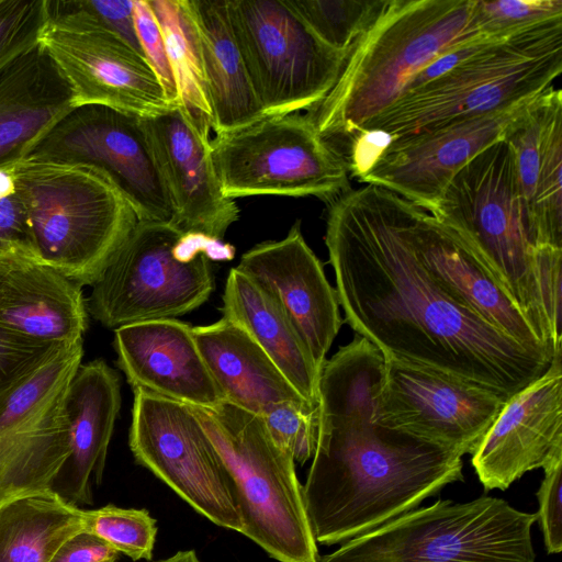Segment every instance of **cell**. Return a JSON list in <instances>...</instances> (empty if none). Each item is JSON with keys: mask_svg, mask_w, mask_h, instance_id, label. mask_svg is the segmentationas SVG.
Wrapping results in <instances>:
<instances>
[{"mask_svg": "<svg viewBox=\"0 0 562 562\" xmlns=\"http://www.w3.org/2000/svg\"><path fill=\"white\" fill-rule=\"evenodd\" d=\"M325 244L345 321L383 356L507 402L554 356L530 350L446 292L409 239L412 203L373 184L328 203Z\"/></svg>", "mask_w": 562, "mask_h": 562, "instance_id": "6da1fadb", "label": "cell"}, {"mask_svg": "<svg viewBox=\"0 0 562 562\" xmlns=\"http://www.w3.org/2000/svg\"><path fill=\"white\" fill-rule=\"evenodd\" d=\"M383 373L384 356L357 334L322 367L317 441L302 485L318 543L362 536L463 481L459 452L380 422Z\"/></svg>", "mask_w": 562, "mask_h": 562, "instance_id": "7a4b0ae2", "label": "cell"}, {"mask_svg": "<svg viewBox=\"0 0 562 562\" xmlns=\"http://www.w3.org/2000/svg\"><path fill=\"white\" fill-rule=\"evenodd\" d=\"M429 214L487 266L538 339L553 352L560 349L562 249L531 244L508 143L502 138L471 159Z\"/></svg>", "mask_w": 562, "mask_h": 562, "instance_id": "3957f363", "label": "cell"}, {"mask_svg": "<svg viewBox=\"0 0 562 562\" xmlns=\"http://www.w3.org/2000/svg\"><path fill=\"white\" fill-rule=\"evenodd\" d=\"M474 0H386L350 48L341 72L308 115L327 140H349L387 110L446 50L482 34Z\"/></svg>", "mask_w": 562, "mask_h": 562, "instance_id": "277c9868", "label": "cell"}, {"mask_svg": "<svg viewBox=\"0 0 562 562\" xmlns=\"http://www.w3.org/2000/svg\"><path fill=\"white\" fill-rule=\"evenodd\" d=\"M561 71L562 18L493 41L442 76L403 93L361 131H381L395 139L504 111L544 92Z\"/></svg>", "mask_w": 562, "mask_h": 562, "instance_id": "5b68a950", "label": "cell"}, {"mask_svg": "<svg viewBox=\"0 0 562 562\" xmlns=\"http://www.w3.org/2000/svg\"><path fill=\"white\" fill-rule=\"evenodd\" d=\"M13 173L36 262L93 285L138 223L132 206L88 165L25 158Z\"/></svg>", "mask_w": 562, "mask_h": 562, "instance_id": "8992f818", "label": "cell"}, {"mask_svg": "<svg viewBox=\"0 0 562 562\" xmlns=\"http://www.w3.org/2000/svg\"><path fill=\"white\" fill-rule=\"evenodd\" d=\"M235 484L241 532L278 562H317L295 461L261 417L228 402L188 405Z\"/></svg>", "mask_w": 562, "mask_h": 562, "instance_id": "52a82bcc", "label": "cell"}, {"mask_svg": "<svg viewBox=\"0 0 562 562\" xmlns=\"http://www.w3.org/2000/svg\"><path fill=\"white\" fill-rule=\"evenodd\" d=\"M234 252L202 234L138 222L94 282L90 313L109 328L187 314L213 291L210 260H231Z\"/></svg>", "mask_w": 562, "mask_h": 562, "instance_id": "ba28073f", "label": "cell"}, {"mask_svg": "<svg viewBox=\"0 0 562 562\" xmlns=\"http://www.w3.org/2000/svg\"><path fill=\"white\" fill-rule=\"evenodd\" d=\"M537 514L480 496L439 499L350 539L317 562H536Z\"/></svg>", "mask_w": 562, "mask_h": 562, "instance_id": "9c48e42d", "label": "cell"}, {"mask_svg": "<svg viewBox=\"0 0 562 562\" xmlns=\"http://www.w3.org/2000/svg\"><path fill=\"white\" fill-rule=\"evenodd\" d=\"M215 169L231 200L315 196L327 203L350 188L344 154L300 113L270 115L211 139Z\"/></svg>", "mask_w": 562, "mask_h": 562, "instance_id": "30bf717a", "label": "cell"}, {"mask_svg": "<svg viewBox=\"0 0 562 562\" xmlns=\"http://www.w3.org/2000/svg\"><path fill=\"white\" fill-rule=\"evenodd\" d=\"M233 31L265 116L313 111L349 52L328 47L286 0H228Z\"/></svg>", "mask_w": 562, "mask_h": 562, "instance_id": "8fae6325", "label": "cell"}, {"mask_svg": "<svg viewBox=\"0 0 562 562\" xmlns=\"http://www.w3.org/2000/svg\"><path fill=\"white\" fill-rule=\"evenodd\" d=\"M82 355V341L55 347L0 394V504L53 491L69 453L65 395Z\"/></svg>", "mask_w": 562, "mask_h": 562, "instance_id": "7c38bea8", "label": "cell"}, {"mask_svg": "<svg viewBox=\"0 0 562 562\" xmlns=\"http://www.w3.org/2000/svg\"><path fill=\"white\" fill-rule=\"evenodd\" d=\"M26 158L91 166L110 179L138 222L176 226V212L143 116L100 104L75 106Z\"/></svg>", "mask_w": 562, "mask_h": 562, "instance_id": "4fadbf2b", "label": "cell"}, {"mask_svg": "<svg viewBox=\"0 0 562 562\" xmlns=\"http://www.w3.org/2000/svg\"><path fill=\"white\" fill-rule=\"evenodd\" d=\"M128 443L135 461L213 524L241 532L235 484L190 407L134 390Z\"/></svg>", "mask_w": 562, "mask_h": 562, "instance_id": "5bb4252c", "label": "cell"}, {"mask_svg": "<svg viewBox=\"0 0 562 562\" xmlns=\"http://www.w3.org/2000/svg\"><path fill=\"white\" fill-rule=\"evenodd\" d=\"M47 11L40 43L68 82L74 108L100 104L139 116L173 108L147 59L74 0H47Z\"/></svg>", "mask_w": 562, "mask_h": 562, "instance_id": "9a60e30c", "label": "cell"}, {"mask_svg": "<svg viewBox=\"0 0 562 562\" xmlns=\"http://www.w3.org/2000/svg\"><path fill=\"white\" fill-rule=\"evenodd\" d=\"M505 403L461 380L384 356L380 422L461 456L474 452Z\"/></svg>", "mask_w": 562, "mask_h": 562, "instance_id": "2e32d148", "label": "cell"}, {"mask_svg": "<svg viewBox=\"0 0 562 562\" xmlns=\"http://www.w3.org/2000/svg\"><path fill=\"white\" fill-rule=\"evenodd\" d=\"M530 101L392 139L359 181L396 193L430 213L453 177L479 153L502 139L509 123Z\"/></svg>", "mask_w": 562, "mask_h": 562, "instance_id": "e0dca14e", "label": "cell"}, {"mask_svg": "<svg viewBox=\"0 0 562 562\" xmlns=\"http://www.w3.org/2000/svg\"><path fill=\"white\" fill-rule=\"evenodd\" d=\"M562 457V348L548 370L513 395L472 453L485 491L506 490Z\"/></svg>", "mask_w": 562, "mask_h": 562, "instance_id": "ac0fdd59", "label": "cell"}, {"mask_svg": "<svg viewBox=\"0 0 562 562\" xmlns=\"http://www.w3.org/2000/svg\"><path fill=\"white\" fill-rule=\"evenodd\" d=\"M143 119L176 212V226L222 240L238 220L239 209L222 191L210 136L180 106Z\"/></svg>", "mask_w": 562, "mask_h": 562, "instance_id": "d6986e66", "label": "cell"}, {"mask_svg": "<svg viewBox=\"0 0 562 562\" xmlns=\"http://www.w3.org/2000/svg\"><path fill=\"white\" fill-rule=\"evenodd\" d=\"M281 303L321 371L341 325L339 301L297 221L280 240L246 251L236 267Z\"/></svg>", "mask_w": 562, "mask_h": 562, "instance_id": "ffe728a7", "label": "cell"}, {"mask_svg": "<svg viewBox=\"0 0 562 562\" xmlns=\"http://www.w3.org/2000/svg\"><path fill=\"white\" fill-rule=\"evenodd\" d=\"M524 223L537 249H562V92L550 87L509 123Z\"/></svg>", "mask_w": 562, "mask_h": 562, "instance_id": "44dd1931", "label": "cell"}, {"mask_svg": "<svg viewBox=\"0 0 562 562\" xmlns=\"http://www.w3.org/2000/svg\"><path fill=\"white\" fill-rule=\"evenodd\" d=\"M408 233L418 259L454 300L524 347L554 356L487 266L454 231L412 203Z\"/></svg>", "mask_w": 562, "mask_h": 562, "instance_id": "7402d4cb", "label": "cell"}, {"mask_svg": "<svg viewBox=\"0 0 562 562\" xmlns=\"http://www.w3.org/2000/svg\"><path fill=\"white\" fill-rule=\"evenodd\" d=\"M176 318L138 322L115 329L117 366L134 390L199 407H214L224 396L191 333Z\"/></svg>", "mask_w": 562, "mask_h": 562, "instance_id": "603a6c76", "label": "cell"}, {"mask_svg": "<svg viewBox=\"0 0 562 562\" xmlns=\"http://www.w3.org/2000/svg\"><path fill=\"white\" fill-rule=\"evenodd\" d=\"M120 406L116 372L101 359L80 366L65 395L69 453L53 484L77 506L93 503L92 484L102 481Z\"/></svg>", "mask_w": 562, "mask_h": 562, "instance_id": "cb8c5ba5", "label": "cell"}, {"mask_svg": "<svg viewBox=\"0 0 562 562\" xmlns=\"http://www.w3.org/2000/svg\"><path fill=\"white\" fill-rule=\"evenodd\" d=\"M81 286L34 260L0 266V333L43 346L82 341Z\"/></svg>", "mask_w": 562, "mask_h": 562, "instance_id": "d4e9b609", "label": "cell"}, {"mask_svg": "<svg viewBox=\"0 0 562 562\" xmlns=\"http://www.w3.org/2000/svg\"><path fill=\"white\" fill-rule=\"evenodd\" d=\"M71 89L38 43L0 69V168H13L71 109Z\"/></svg>", "mask_w": 562, "mask_h": 562, "instance_id": "484cf974", "label": "cell"}, {"mask_svg": "<svg viewBox=\"0 0 562 562\" xmlns=\"http://www.w3.org/2000/svg\"><path fill=\"white\" fill-rule=\"evenodd\" d=\"M222 312L265 351L307 403L319 407L321 371L290 316L267 288L233 268L226 280Z\"/></svg>", "mask_w": 562, "mask_h": 562, "instance_id": "4316f807", "label": "cell"}, {"mask_svg": "<svg viewBox=\"0 0 562 562\" xmlns=\"http://www.w3.org/2000/svg\"><path fill=\"white\" fill-rule=\"evenodd\" d=\"M191 333L225 402L257 416L283 402L311 405L234 323L222 317L211 325L192 327Z\"/></svg>", "mask_w": 562, "mask_h": 562, "instance_id": "83f0119b", "label": "cell"}, {"mask_svg": "<svg viewBox=\"0 0 562 562\" xmlns=\"http://www.w3.org/2000/svg\"><path fill=\"white\" fill-rule=\"evenodd\" d=\"M195 19L209 98L212 130L233 132L265 116L236 41L228 0H190Z\"/></svg>", "mask_w": 562, "mask_h": 562, "instance_id": "f1b7e54d", "label": "cell"}, {"mask_svg": "<svg viewBox=\"0 0 562 562\" xmlns=\"http://www.w3.org/2000/svg\"><path fill=\"white\" fill-rule=\"evenodd\" d=\"M85 530V509L54 491L0 504V562H50L59 547Z\"/></svg>", "mask_w": 562, "mask_h": 562, "instance_id": "f546056e", "label": "cell"}, {"mask_svg": "<svg viewBox=\"0 0 562 562\" xmlns=\"http://www.w3.org/2000/svg\"><path fill=\"white\" fill-rule=\"evenodd\" d=\"M149 4L165 40L180 108L203 135L210 136L213 114L190 0H149Z\"/></svg>", "mask_w": 562, "mask_h": 562, "instance_id": "4dcf8cb0", "label": "cell"}, {"mask_svg": "<svg viewBox=\"0 0 562 562\" xmlns=\"http://www.w3.org/2000/svg\"><path fill=\"white\" fill-rule=\"evenodd\" d=\"M306 26L328 47L349 52L386 0H286Z\"/></svg>", "mask_w": 562, "mask_h": 562, "instance_id": "1f68e13d", "label": "cell"}, {"mask_svg": "<svg viewBox=\"0 0 562 562\" xmlns=\"http://www.w3.org/2000/svg\"><path fill=\"white\" fill-rule=\"evenodd\" d=\"M85 530L134 561L153 559L157 525L147 509L122 508L112 504L85 509Z\"/></svg>", "mask_w": 562, "mask_h": 562, "instance_id": "d6a6232c", "label": "cell"}, {"mask_svg": "<svg viewBox=\"0 0 562 562\" xmlns=\"http://www.w3.org/2000/svg\"><path fill=\"white\" fill-rule=\"evenodd\" d=\"M479 31L504 38L544 22L562 18V0H474Z\"/></svg>", "mask_w": 562, "mask_h": 562, "instance_id": "836d02e7", "label": "cell"}, {"mask_svg": "<svg viewBox=\"0 0 562 562\" xmlns=\"http://www.w3.org/2000/svg\"><path fill=\"white\" fill-rule=\"evenodd\" d=\"M272 438L295 462L304 464L314 454L319 407L304 403L283 402L270 407L262 416Z\"/></svg>", "mask_w": 562, "mask_h": 562, "instance_id": "e575fe53", "label": "cell"}, {"mask_svg": "<svg viewBox=\"0 0 562 562\" xmlns=\"http://www.w3.org/2000/svg\"><path fill=\"white\" fill-rule=\"evenodd\" d=\"M47 0H0V69L40 43Z\"/></svg>", "mask_w": 562, "mask_h": 562, "instance_id": "d590c367", "label": "cell"}, {"mask_svg": "<svg viewBox=\"0 0 562 562\" xmlns=\"http://www.w3.org/2000/svg\"><path fill=\"white\" fill-rule=\"evenodd\" d=\"M134 20L137 38L145 58L159 78L170 104L180 106L178 88L165 40L149 0H134Z\"/></svg>", "mask_w": 562, "mask_h": 562, "instance_id": "8d00e7d4", "label": "cell"}, {"mask_svg": "<svg viewBox=\"0 0 562 562\" xmlns=\"http://www.w3.org/2000/svg\"><path fill=\"white\" fill-rule=\"evenodd\" d=\"M35 260L26 209L15 192L0 199V263Z\"/></svg>", "mask_w": 562, "mask_h": 562, "instance_id": "74e56055", "label": "cell"}, {"mask_svg": "<svg viewBox=\"0 0 562 562\" xmlns=\"http://www.w3.org/2000/svg\"><path fill=\"white\" fill-rule=\"evenodd\" d=\"M544 477L537 492L543 540L548 553L562 551V457L543 468Z\"/></svg>", "mask_w": 562, "mask_h": 562, "instance_id": "f35d334b", "label": "cell"}, {"mask_svg": "<svg viewBox=\"0 0 562 562\" xmlns=\"http://www.w3.org/2000/svg\"><path fill=\"white\" fill-rule=\"evenodd\" d=\"M55 347L43 346L0 333V394L32 371Z\"/></svg>", "mask_w": 562, "mask_h": 562, "instance_id": "ab89813d", "label": "cell"}, {"mask_svg": "<svg viewBox=\"0 0 562 562\" xmlns=\"http://www.w3.org/2000/svg\"><path fill=\"white\" fill-rule=\"evenodd\" d=\"M74 2L80 10L144 56L135 29L134 0H74Z\"/></svg>", "mask_w": 562, "mask_h": 562, "instance_id": "60d3db41", "label": "cell"}, {"mask_svg": "<svg viewBox=\"0 0 562 562\" xmlns=\"http://www.w3.org/2000/svg\"><path fill=\"white\" fill-rule=\"evenodd\" d=\"M119 555L104 540L82 530L69 537L50 562H106L117 561Z\"/></svg>", "mask_w": 562, "mask_h": 562, "instance_id": "b9f144b4", "label": "cell"}, {"mask_svg": "<svg viewBox=\"0 0 562 562\" xmlns=\"http://www.w3.org/2000/svg\"><path fill=\"white\" fill-rule=\"evenodd\" d=\"M16 192L13 168H0V199Z\"/></svg>", "mask_w": 562, "mask_h": 562, "instance_id": "7bdbcfd3", "label": "cell"}, {"mask_svg": "<svg viewBox=\"0 0 562 562\" xmlns=\"http://www.w3.org/2000/svg\"><path fill=\"white\" fill-rule=\"evenodd\" d=\"M158 562H201L193 550L178 551L172 557Z\"/></svg>", "mask_w": 562, "mask_h": 562, "instance_id": "ee69618b", "label": "cell"}, {"mask_svg": "<svg viewBox=\"0 0 562 562\" xmlns=\"http://www.w3.org/2000/svg\"><path fill=\"white\" fill-rule=\"evenodd\" d=\"M106 562H117V561H106Z\"/></svg>", "mask_w": 562, "mask_h": 562, "instance_id": "f6af8a7d", "label": "cell"}, {"mask_svg": "<svg viewBox=\"0 0 562 562\" xmlns=\"http://www.w3.org/2000/svg\"><path fill=\"white\" fill-rule=\"evenodd\" d=\"M4 263H7V262H4ZM4 263H0V266H2V265H4Z\"/></svg>", "mask_w": 562, "mask_h": 562, "instance_id": "bcb514c9", "label": "cell"}]
</instances>
